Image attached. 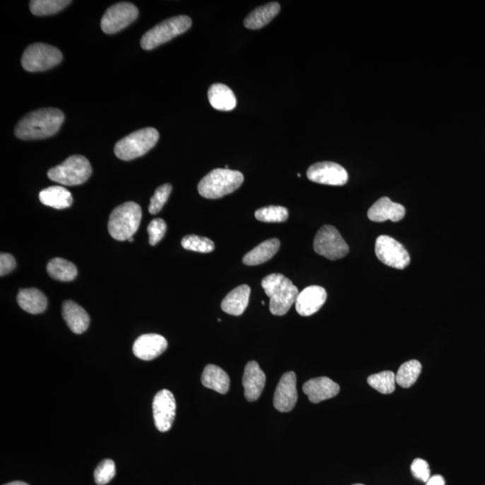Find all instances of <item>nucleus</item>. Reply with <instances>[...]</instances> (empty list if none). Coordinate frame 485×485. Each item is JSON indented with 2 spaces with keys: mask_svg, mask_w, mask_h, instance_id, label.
<instances>
[{
  "mask_svg": "<svg viewBox=\"0 0 485 485\" xmlns=\"http://www.w3.org/2000/svg\"><path fill=\"white\" fill-rule=\"evenodd\" d=\"M16 298L19 307L29 314H41L47 308V298L37 288H22Z\"/></svg>",
  "mask_w": 485,
  "mask_h": 485,
  "instance_id": "22",
  "label": "nucleus"
},
{
  "mask_svg": "<svg viewBox=\"0 0 485 485\" xmlns=\"http://www.w3.org/2000/svg\"><path fill=\"white\" fill-rule=\"evenodd\" d=\"M64 115L61 110L43 108L29 112L15 129L16 137L24 141L42 139L55 135L64 122Z\"/></svg>",
  "mask_w": 485,
  "mask_h": 485,
  "instance_id": "1",
  "label": "nucleus"
},
{
  "mask_svg": "<svg viewBox=\"0 0 485 485\" xmlns=\"http://www.w3.org/2000/svg\"><path fill=\"white\" fill-rule=\"evenodd\" d=\"M141 218V206L136 202H125L116 207L110 215L109 234L115 240H129L138 231Z\"/></svg>",
  "mask_w": 485,
  "mask_h": 485,
  "instance_id": "4",
  "label": "nucleus"
},
{
  "mask_svg": "<svg viewBox=\"0 0 485 485\" xmlns=\"http://www.w3.org/2000/svg\"><path fill=\"white\" fill-rule=\"evenodd\" d=\"M244 182L241 172L216 168L209 172L198 185V192L206 199H219L237 191Z\"/></svg>",
  "mask_w": 485,
  "mask_h": 485,
  "instance_id": "3",
  "label": "nucleus"
},
{
  "mask_svg": "<svg viewBox=\"0 0 485 485\" xmlns=\"http://www.w3.org/2000/svg\"><path fill=\"white\" fill-rule=\"evenodd\" d=\"M16 267V262L13 255L2 252L1 255H0V275L2 277L5 276V275L14 271Z\"/></svg>",
  "mask_w": 485,
  "mask_h": 485,
  "instance_id": "38",
  "label": "nucleus"
},
{
  "mask_svg": "<svg viewBox=\"0 0 485 485\" xmlns=\"http://www.w3.org/2000/svg\"><path fill=\"white\" fill-rule=\"evenodd\" d=\"M281 11V6L278 2H271L255 9L245 19V28L257 30L264 28Z\"/></svg>",
  "mask_w": 485,
  "mask_h": 485,
  "instance_id": "26",
  "label": "nucleus"
},
{
  "mask_svg": "<svg viewBox=\"0 0 485 485\" xmlns=\"http://www.w3.org/2000/svg\"><path fill=\"white\" fill-rule=\"evenodd\" d=\"M378 260L387 267L403 270L410 264L409 252L401 242L388 235H380L375 245Z\"/></svg>",
  "mask_w": 485,
  "mask_h": 485,
  "instance_id": "10",
  "label": "nucleus"
},
{
  "mask_svg": "<svg viewBox=\"0 0 485 485\" xmlns=\"http://www.w3.org/2000/svg\"><path fill=\"white\" fill-rule=\"evenodd\" d=\"M176 402L174 395L168 390L159 391L153 400V415L156 427L161 433H167L174 423Z\"/></svg>",
  "mask_w": 485,
  "mask_h": 485,
  "instance_id": "12",
  "label": "nucleus"
},
{
  "mask_svg": "<svg viewBox=\"0 0 485 485\" xmlns=\"http://www.w3.org/2000/svg\"><path fill=\"white\" fill-rule=\"evenodd\" d=\"M115 473V462L111 460H103L95 470L94 477L96 484H107L114 479Z\"/></svg>",
  "mask_w": 485,
  "mask_h": 485,
  "instance_id": "35",
  "label": "nucleus"
},
{
  "mask_svg": "<svg viewBox=\"0 0 485 485\" xmlns=\"http://www.w3.org/2000/svg\"><path fill=\"white\" fill-rule=\"evenodd\" d=\"M62 317L73 333H85L90 325V317L86 311L74 301L66 300L62 305Z\"/></svg>",
  "mask_w": 485,
  "mask_h": 485,
  "instance_id": "20",
  "label": "nucleus"
},
{
  "mask_svg": "<svg viewBox=\"0 0 485 485\" xmlns=\"http://www.w3.org/2000/svg\"><path fill=\"white\" fill-rule=\"evenodd\" d=\"M182 247L189 251L198 252H211L214 251V241L207 238L198 237L196 235H186L182 240Z\"/></svg>",
  "mask_w": 485,
  "mask_h": 485,
  "instance_id": "33",
  "label": "nucleus"
},
{
  "mask_svg": "<svg viewBox=\"0 0 485 485\" xmlns=\"http://www.w3.org/2000/svg\"><path fill=\"white\" fill-rule=\"evenodd\" d=\"M262 287L270 298L271 313L280 317L288 313L300 294L298 288L291 280L279 274H270L264 278Z\"/></svg>",
  "mask_w": 485,
  "mask_h": 485,
  "instance_id": "2",
  "label": "nucleus"
},
{
  "mask_svg": "<svg viewBox=\"0 0 485 485\" xmlns=\"http://www.w3.org/2000/svg\"><path fill=\"white\" fill-rule=\"evenodd\" d=\"M62 59L59 49L45 43H35L25 49L21 63L26 71L39 72L55 67Z\"/></svg>",
  "mask_w": 485,
  "mask_h": 485,
  "instance_id": "8",
  "label": "nucleus"
},
{
  "mask_svg": "<svg viewBox=\"0 0 485 485\" xmlns=\"http://www.w3.org/2000/svg\"><path fill=\"white\" fill-rule=\"evenodd\" d=\"M368 383L381 394H392L395 390L397 378L394 372L382 371L368 378Z\"/></svg>",
  "mask_w": 485,
  "mask_h": 485,
  "instance_id": "31",
  "label": "nucleus"
},
{
  "mask_svg": "<svg viewBox=\"0 0 485 485\" xmlns=\"http://www.w3.org/2000/svg\"><path fill=\"white\" fill-rule=\"evenodd\" d=\"M308 178L317 184L341 186L348 182V173L341 165L334 162L315 163L308 168Z\"/></svg>",
  "mask_w": 485,
  "mask_h": 485,
  "instance_id": "13",
  "label": "nucleus"
},
{
  "mask_svg": "<svg viewBox=\"0 0 485 485\" xmlns=\"http://www.w3.org/2000/svg\"><path fill=\"white\" fill-rule=\"evenodd\" d=\"M4 485H29V484L24 483V481H11V483H8V484H6Z\"/></svg>",
  "mask_w": 485,
  "mask_h": 485,
  "instance_id": "40",
  "label": "nucleus"
},
{
  "mask_svg": "<svg viewBox=\"0 0 485 485\" xmlns=\"http://www.w3.org/2000/svg\"><path fill=\"white\" fill-rule=\"evenodd\" d=\"M297 401V377L294 372H287L281 377L275 390L274 407L281 413H288L293 410Z\"/></svg>",
  "mask_w": 485,
  "mask_h": 485,
  "instance_id": "14",
  "label": "nucleus"
},
{
  "mask_svg": "<svg viewBox=\"0 0 485 485\" xmlns=\"http://www.w3.org/2000/svg\"><path fill=\"white\" fill-rule=\"evenodd\" d=\"M137 6L129 2H119L107 9L101 20V28L105 34H116L137 19Z\"/></svg>",
  "mask_w": 485,
  "mask_h": 485,
  "instance_id": "11",
  "label": "nucleus"
},
{
  "mask_svg": "<svg viewBox=\"0 0 485 485\" xmlns=\"http://www.w3.org/2000/svg\"><path fill=\"white\" fill-rule=\"evenodd\" d=\"M251 288L248 285H240L226 296L221 303L222 310L231 315H241L247 310Z\"/></svg>",
  "mask_w": 485,
  "mask_h": 485,
  "instance_id": "21",
  "label": "nucleus"
},
{
  "mask_svg": "<svg viewBox=\"0 0 485 485\" xmlns=\"http://www.w3.org/2000/svg\"><path fill=\"white\" fill-rule=\"evenodd\" d=\"M281 242L277 238L262 242L258 247L247 252L242 258V262L248 267H255L271 260L277 254Z\"/></svg>",
  "mask_w": 485,
  "mask_h": 485,
  "instance_id": "24",
  "label": "nucleus"
},
{
  "mask_svg": "<svg viewBox=\"0 0 485 485\" xmlns=\"http://www.w3.org/2000/svg\"><path fill=\"white\" fill-rule=\"evenodd\" d=\"M92 174L90 162L81 155H73L57 167L48 171L52 181L63 185L74 186L84 184Z\"/></svg>",
  "mask_w": 485,
  "mask_h": 485,
  "instance_id": "7",
  "label": "nucleus"
},
{
  "mask_svg": "<svg viewBox=\"0 0 485 485\" xmlns=\"http://www.w3.org/2000/svg\"><path fill=\"white\" fill-rule=\"evenodd\" d=\"M314 250L322 257L335 261L346 257L350 249L337 228L324 226L315 235Z\"/></svg>",
  "mask_w": 485,
  "mask_h": 485,
  "instance_id": "9",
  "label": "nucleus"
},
{
  "mask_svg": "<svg viewBox=\"0 0 485 485\" xmlns=\"http://www.w3.org/2000/svg\"><path fill=\"white\" fill-rule=\"evenodd\" d=\"M201 383L209 390L224 395L228 393L230 380L226 372L216 365L206 366L201 376Z\"/></svg>",
  "mask_w": 485,
  "mask_h": 485,
  "instance_id": "25",
  "label": "nucleus"
},
{
  "mask_svg": "<svg viewBox=\"0 0 485 485\" xmlns=\"http://www.w3.org/2000/svg\"><path fill=\"white\" fill-rule=\"evenodd\" d=\"M172 192V185L170 184H165L156 190L154 195L151 199V204H149V214H158L161 211L165 202L168 201L169 196Z\"/></svg>",
  "mask_w": 485,
  "mask_h": 485,
  "instance_id": "34",
  "label": "nucleus"
},
{
  "mask_svg": "<svg viewBox=\"0 0 485 485\" xmlns=\"http://www.w3.org/2000/svg\"><path fill=\"white\" fill-rule=\"evenodd\" d=\"M353 485H364V484H353Z\"/></svg>",
  "mask_w": 485,
  "mask_h": 485,
  "instance_id": "42",
  "label": "nucleus"
},
{
  "mask_svg": "<svg viewBox=\"0 0 485 485\" xmlns=\"http://www.w3.org/2000/svg\"><path fill=\"white\" fill-rule=\"evenodd\" d=\"M426 485H445V479L440 474L433 476L426 481Z\"/></svg>",
  "mask_w": 485,
  "mask_h": 485,
  "instance_id": "39",
  "label": "nucleus"
},
{
  "mask_svg": "<svg viewBox=\"0 0 485 485\" xmlns=\"http://www.w3.org/2000/svg\"><path fill=\"white\" fill-rule=\"evenodd\" d=\"M327 291L320 286H310L300 292L296 300V310L302 317L317 313L327 301Z\"/></svg>",
  "mask_w": 485,
  "mask_h": 485,
  "instance_id": "16",
  "label": "nucleus"
},
{
  "mask_svg": "<svg viewBox=\"0 0 485 485\" xmlns=\"http://www.w3.org/2000/svg\"><path fill=\"white\" fill-rule=\"evenodd\" d=\"M158 139V132L154 128L139 129L116 143V157L124 161L142 157L155 147Z\"/></svg>",
  "mask_w": 485,
  "mask_h": 485,
  "instance_id": "5",
  "label": "nucleus"
},
{
  "mask_svg": "<svg viewBox=\"0 0 485 485\" xmlns=\"http://www.w3.org/2000/svg\"><path fill=\"white\" fill-rule=\"evenodd\" d=\"M168 346L167 339L157 334H143L135 341L134 353L142 361H152L164 353Z\"/></svg>",
  "mask_w": 485,
  "mask_h": 485,
  "instance_id": "15",
  "label": "nucleus"
},
{
  "mask_svg": "<svg viewBox=\"0 0 485 485\" xmlns=\"http://www.w3.org/2000/svg\"><path fill=\"white\" fill-rule=\"evenodd\" d=\"M303 392L308 395L311 403L318 404L337 397L340 392V387L330 378L320 377L305 382Z\"/></svg>",
  "mask_w": 485,
  "mask_h": 485,
  "instance_id": "17",
  "label": "nucleus"
},
{
  "mask_svg": "<svg viewBox=\"0 0 485 485\" xmlns=\"http://www.w3.org/2000/svg\"><path fill=\"white\" fill-rule=\"evenodd\" d=\"M255 216L259 221L267 222V223H281L287 221L288 211L287 208L281 207V206H268V207L257 209Z\"/></svg>",
  "mask_w": 485,
  "mask_h": 485,
  "instance_id": "32",
  "label": "nucleus"
},
{
  "mask_svg": "<svg viewBox=\"0 0 485 485\" xmlns=\"http://www.w3.org/2000/svg\"><path fill=\"white\" fill-rule=\"evenodd\" d=\"M208 98L209 104L218 111H232L237 106V98L233 91L221 83L212 85L209 88Z\"/></svg>",
  "mask_w": 485,
  "mask_h": 485,
  "instance_id": "23",
  "label": "nucleus"
},
{
  "mask_svg": "<svg viewBox=\"0 0 485 485\" xmlns=\"http://www.w3.org/2000/svg\"><path fill=\"white\" fill-rule=\"evenodd\" d=\"M39 199L43 205L57 209L69 208L73 204L71 192L62 186H52L45 189L40 192Z\"/></svg>",
  "mask_w": 485,
  "mask_h": 485,
  "instance_id": "27",
  "label": "nucleus"
},
{
  "mask_svg": "<svg viewBox=\"0 0 485 485\" xmlns=\"http://www.w3.org/2000/svg\"><path fill=\"white\" fill-rule=\"evenodd\" d=\"M167 223H165L164 219H153L148 227L149 244L151 245L158 244V242H160L163 238L165 237V232H167Z\"/></svg>",
  "mask_w": 485,
  "mask_h": 485,
  "instance_id": "36",
  "label": "nucleus"
},
{
  "mask_svg": "<svg viewBox=\"0 0 485 485\" xmlns=\"http://www.w3.org/2000/svg\"><path fill=\"white\" fill-rule=\"evenodd\" d=\"M411 471L414 477L417 479L427 481L431 478L430 467L427 461L421 460V458H416L411 463Z\"/></svg>",
  "mask_w": 485,
  "mask_h": 485,
  "instance_id": "37",
  "label": "nucleus"
},
{
  "mask_svg": "<svg viewBox=\"0 0 485 485\" xmlns=\"http://www.w3.org/2000/svg\"><path fill=\"white\" fill-rule=\"evenodd\" d=\"M265 381H267V377L257 362L255 361L248 362L245 368L244 377H242L245 397L247 401L255 402L259 399L264 391Z\"/></svg>",
  "mask_w": 485,
  "mask_h": 485,
  "instance_id": "18",
  "label": "nucleus"
},
{
  "mask_svg": "<svg viewBox=\"0 0 485 485\" xmlns=\"http://www.w3.org/2000/svg\"><path fill=\"white\" fill-rule=\"evenodd\" d=\"M68 0H33L30 1V10L35 16L56 14L71 4Z\"/></svg>",
  "mask_w": 485,
  "mask_h": 485,
  "instance_id": "30",
  "label": "nucleus"
},
{
  "mask_svg": "<svg viewBox=\"0 0 485 485\" xmlns=\"http://www.w3.org/2000/svg\"><path fill=\"white\" fill-rule=\"evenodd\" d=\"M192 26V19L187 16H178L165 20L148 30L142 36L141 47L147 51L171 41L176 36L184 34Z\"/></svg>",
  "mask_w": 485,
  "mask_h": 485,
  "instance_id": "6",
  "label": "nucleus"
},
{
  "mask_svg": "<svg viewBox=\"0 0 485 485\" xmlns=\"http://www.w3.org/2000/svg\"><path fill=\"white\" fill-rule=\"evenodd\" d=\"M47 272L52 279L61 281H71L78 275L75 264L62 258H54L49 261Z\"/></svg>",
  "mask_w": 485,
  "mask_h": 485,
  "instance_id": "28",
  "label": "nucleus"
},
{
  "mask_svg": "<svg viewBox=\"0 0 485 485\" xmlns=\"http://www.w3.org/2000/svg\"><path fill=\"white\" fill-rule=\"evenodd\" d=\"M405 209L403 205L392 201L390 198L383 197L375 202L368 209V217L374 222L391 221L398 222L404 218Z\"/></svg>",
  "mask_w": 485,
  "mask_h": 485,
  "instance_id": "19",
  "label": "nucleus"
},
{
  "mask_svg": "<svg viewBox=\"0 0 485 485\" xmlns=\"http://www.w3.org/2000/svg\"><path fill=\"white\" fill-rule=\"evenodd\" d=\"M128 241H129V242H134V238H131L129 239Z\"/></svg>",
  "mask_w": 485,
  "mask_h": 485,
  "instance_id": "41",
  "label": "nucleus"
},
{
  "mask_svg": "<svg viewBox=\"0 0 485 485\" xmlns=\"http://www.w3.org/2000/svg\"><path fill=\"white\" fill-rule=\"evenodd\" d=\"M421 372L420 361L411 360L405 362L398 370L395 378L397 383L404 388H409L417 381Z\"/></svg>",
  "mask_w": 485,
  "mask_h": 485,
  "instance_id": "29",
  "label": "nucleus"
}]
</instances>
